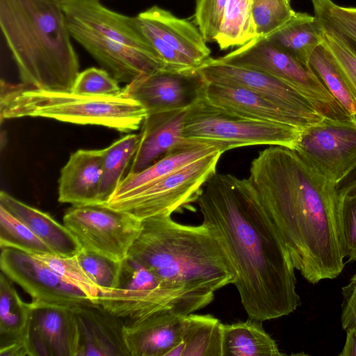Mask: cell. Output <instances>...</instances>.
Wrapping results in <instances>:
<instances>
[{
  "label": "cell",
  "instance_id": "6da1fadb",
  "mask_svg": "<svg viewBox=\"0 0 356 356\" xmlns=\"http://www.w3.org/2000/svg\"><path fill=\"white\" fill-rule=\"evenodd\" d=\"M197 202L231 266L248 317L264 322L295 312L300 298L289 250L241 179L216 172Z\"/></svg>",
  "mask_w": 356,
  "mask_h": 356
},
{
  "label": "cell",
  "instance_id": "7a4b0ae2",
  "mask_svg": "<svg viewBox=\"0 0 356 356\" xmlns=\"http://www.w3.org/2000/svg\"><path fill=\"white\" fill-rule=\"evenodd\" d=\"M284 241L295 268L309 283L337 278L344 266L339 186L295 149L272 145L241 179Z\"/></svg>",
  "mask_w": 356,
  "mask_h": 356
},
{
  "label": "cell",
  "instance_id": "3957f363",
  "mask_svg": "<svg viewBox=\"0 0 356 356\" xmlns=\"http://www.w3.org/2000/svg\"><path fill=\"white\" fill-rule=\"evenodd\" d=\"M0 24L22 83L72 91L79 61L61 7L49 0H0Z\"/></svg>",
  "mask_w": 356,
  "mask_h": 356
},
{
  "label": "cell",
  "instance_id": "277c9868",
  "mask_svg": "<svg viewBox=\"0 0 356 356\" xmlns=\"http://www.w3.org/2000/svg\"><path fill=\"white\" fill-rule=\"evenodd\" d=\"M127 257L179 288L214 293L234 281L231 266L211 230L203 222L179 223L171 215L141 220Z\"/></svg>",
  "mask_w": 356,
  "mask_h": 356
},
{
  "label": "cell",
  "instance_id": "5b68a950",
  "mask_svg": "<svg viewBox=\"0 0 356 356\" xmlns=\"http://www.w3.org/2000/svg\"><path fill=\"white\" fill-rule=\"evenodd\" d=\"M0 120L40 117L92 124L122 133L138 130L147 113L136 100L123 96L87 95L40 89L1 81Z\"/></svg>",
  "mask_w": 356,
  "mask_h": 356
},
{
  "label": "cell",
  "instance_id": "8992f818",
  "mask_svg": "<svg viewBox=\"0 0 356 356\" xmlns=\"http://www.w3.org/2000/svg\"><path fill=\"white\" fill-rule=\"evenodd\" d=\"M303 131L293 126L253 120L227 112L210 103L202 88L186 110L183 137L185 142L212 146L222 153L261 145L295 149Z\"/></svg>",
  "mask_w": 356,
  "mask_h": 356
},
{
  "label": "cell",
  "instance_id": "52a82bcc",
  "mask_svg": "<svg viewBox=\"0 0 356 356\" xmlns=\"http://www.w3.org/2000/svg\"><path fill=\"white\" fill-rule=\"evenodd\" d=\"M213 298V292L170 285L127 257L118 287L100 293L98 304L125 321H132L165 310L188 315L205 307Z\"/></svg>",
  "mask_w": 356,
  "mask_h": 356
},
{
  "label": "cell",
  "instance_id": "ba28073f",
  "mask_svg": "<svg viewBox=\"0 0 356 356\" xmlns=\"http://www.w3.org/2000/svg\"><path fill=\"white\" fill-rule=\"evenodd\" d=\"M220 61L258 70L284 82L325 116L350 118L314 71L290 54L257 36L227 54Z\"/></svg>",
  "mask_w": 356,
  "mask_h": 356
},
{
  "label": "cell",
  "instance_id": "9c48e42d",
  "mask_svg": "<svg viewBox=\"0 0 356 356\" xmlns=\"http://www.w3.org/2000/svg\"><path fill=\"white\" fill-rule=\"evenodd\" d=\"M222 154L217 150L136 193L110 200L106 204L127 212L140 220L155 216L172 215L197 202L204 186L216 172Z\"/></svg>",
  "mask_w": 356,
  "mask_h": 356
},
{
  "label": "cell",
  "instance_id": "30bf717a",
  "mask_svg": "<svg viewBox=\"0 0 356 356\" xmlns=\"http://www.w3.org/2000/svg\"><path fill=\"white\" fill-rule=\"evenodd\" d=\"M135 19L164 70L195 72L211 58V51L200 31L188 20L157 6L140 13Z\"/></svg>",
  "mask_w": 356,
  "mask_h": 356
},
{
  "label": "cell",
  "instance_id": "8fae6325",
  "mask_svg": "<svg viewBox=\"0 0 356 356\" xmlns=\"http://www.w3.org/2000/svg\"><path fill=\"white\" fill-rule=\"evenodd\" d=\"M63 225L83 249L123 261L138 237L141 220L106 204L72 205Z\"/></svg>",
  "mask_w": 356,
  "mask_h": 356
},
{
  "label": "cell",
  "instance_id": "7c38bea8",
  "mask_svg": "<svg viewBox=\"0 0 356 356\" xmlns=\"http://www.w3.org/2000/svg\"><path fill=\"white\" fill-rule=\"evenodd\" d=\"M296 152L337 185L356 168V120L325 117L302 131Z\"/></svg>",
  "mask_w": 356,
  "mask_h": 356
},
{
  "label": "cell",
  "instance_id": "4fadbf2b",
  "mask_svg": "<svg viewBox=\"0 0 356 356\" xmlns=\"http://www.w3.org/2000/svg\"><path fill=\"white\" fill-rule=\"evenodd\" d=\"M198 71L207 82L248 89L300 117L311 127L326 117L291 86L266 73L211 57Z\"/></svg>",
  "mask_w": 356,
  "mask_h": 356
},
{
  "label": "cell",
  "instance_id": "5bb4252c",
  "mask_svg": "<svg viewBox=\"0 0 356 356\" xmlns=\"http://www.w3.org/2000/svg\"><path fill=\"white\" fill-rule=\"evenodd\" d=\"M0 268L30 295L33 302L68 307L96 304L42 261L22 250L1 248Z\"/></svg>",
  "mask_w": 356,
  "mask_h": 356
},
{
  "label": "cell",
  "instance_id": "9a60e30c",
  "mask_svg": "<svg viewBox=\"0 0 356 356\" xmlns=\"http://www.w3.org/2000/svg\"><path fill=\"white\" fill-rule=\"evenodd\" d=\"M70 35L116 81L127 84L159 70H164L154 54L108 39L67 19Z\"/></svg>",
  "mask_w": 356,
  "mask_h": 356
},
{
  "label": "cell",
  "instance_id": "2e32d148",
  "mask_svg": "<svg viewBox=\"0 0 356 356\" xmlns=\"http://www.w3.org/2000/svg\"><path fill=\"white\" fill-rule=\"evenodd\" d=\"M204 83L198 70H159L127 84L122 95L138 102L147 114L186 109L198 97Z\"/></svg>",
  "mask_w": 356,
  "mask_h": 356
},
{
  "label": "cell",
  "instance_id": "e0dca14e",
  "mask_svg": "<svg viewBox=\"0 0 356 356\" xmlns=\"http://www.w3.org/2000/svg\"><path fill=\"white\" fill-rule=\"evenodd\" d=\"M30 303L29 356H78L80 332L74 307Z\"/></svg>",
  "mask_w": 356,
  "mask_h": 356
},
{
  "label": "cell",
  "instance_id": "ac0fdd59",
  "mask_svg": "<svg viewBox=\"0 0 356 356\" xmlns=\"http://www.w3.org/2000/svg\"><path fill=\"white\" fill-rule=\"evenodd\" d=\"M186 316L165 310L124 321V337L130 356H168L181 342Z\"/></svg>",
  "mask_w": 356,
  "mask_h": 356
},
{
  "label": "cell",
  "instance_id": "d6986e66",
  "mask_svg": "<svg viewBox=\"0 0 356 356\" xmlns=\"http://www.w3.org/2000/svg\"><path fill=\"white\" fill-rule=\"evenodd\" d=\"M202 93L212 104L242 118L293 126L302 130L311 127L300 117L245 88L204 80Z\"/></svg>",
  "mask_w": 356,
  "mask_h": 356
},
{
  "label": "cell",
  "instance_id": "ffe728a7",
  "mask_svg": "<svg viewBox=\"0 0 356 356\" xmlns=\"http://www.w3.org/2000/svg\"><path fill=\"white\" fill-rule=\"evenodd\" d=\"M80 332L78 356H130L124 319L99 304L74 307Z\"/></svg>",
  "mask_w": 356,
  "mask_h": 356
},
{
  "label": "cell",
  "instance_id": "44dd1931",
  "mask_svg": "<svg viewBox=\"0 0 356 356\" xmlns=\"http://www.w3.org/2000/svg\"><path fill=\"white\" fill-rule=\"evenodd\" d=\"M186 109L147 114L141 126L140 141L129 173L140 172L184 143Z\"/></svg>",
  "mask_w": 356,
  "mask_h": 356
},
{
  "label": "cell",
  "instance_id": "7402d4cb",
  "mask_svg": "<svg viewBox=\"0 0 356 356\" xmlns=\"http://www.w3.org/2000/svg\"><path fill=\"white\" fill-rule=\"evenodd\" d=\"M62 9L67 19L108 39L156 56L138 29L135 17L126 16L111 10L97 0L73 3Z\"/></svg>",
  "mask_w": 356,
  "mask_h": 356
},
{
  "label": "cell",
  "instance_id": "603a6c76",
  "mask_svg": "<svg viewBox=\"0 0 356 356\" xmlns=\"http://www.w3.org/2000/svg\"><path fill=\"white\" fill-rule=\"evenodd\" d=\"M104 158L103 149H79L60 170L58 202L72 205L97 204Z\"/></svg>",
  "mask_w": 356,
  "mask_h": 356
},
{
  "label": "cell",
  "instance_id": "cb8c5ba5",
  "mask_svg": "<svg viewBox=\"0 0 356 356\" xmlns=\"http://www.w3.org/2000/svg\"><path fill=\"white\" fill-rule=\"evenodd\" d=\"M31 303L24 302L3 272L0 274V356H29Z\"/></svg>",
  "mask_w": 356,
  "mask_h": 356
},
{
  "label": "cell",
  "instance_id": "d4e9b609",
  "mask_svg": "<svg viewBox=\"0 0 356 356\" xmlns=\"http://www.w3.org/2000/svg\"><path fill=\"white\" fill-rule=\"evenodd\" d=\"M0 205L29 228L53 254L71 257L83 249L73 234L48 213L17 200L4 191L0 193Z\"/></svg>",
  "mask_w": 356,
  "mask_h": 356
},
{
  "label": "cell",
  "instance_id": "484cf974",
  "mask_svg": "<svg viewBox=\"0 0 356 356\" xmlns=\"http://www.w3.org/2000/svg\"><path fill=\"white\" fill-rule=\"evenodd\" d=\"M217 150L212 146L185 142L145 170L134 174L128 173L109 201L136 193L168 174Z\"/></svg>",
  "mask_w": 356,
  "mask_h": 356
},
{
  "label": "cell",
  "instance_id": "4316f807",
  "mask_svg": "<svg viewBox=\"0 0 356 356\" xmlns=\"http://www.w3.org/2000/svg\"><path fill=\"white\" fill-rule=\"evenodd\" d=\"M262 321L249 318L222 324V356H282Z\"/></svg>",
  "mask_w": 356,
  "mask_h": 356
},
{
  "label": "cell",
  "instance_id": "83f0119b",
  "mask_svg": "<svg viewBox=\"0 0 356 356\" xmlns=\"http://www.w3.org/2000/svg\"><path fill=\"white\" fill-rule=\"evenodd\" d=\"M266 38L309 68L311 56L323 42L315 16L301 12H296L289 22Z\"/></svg>",
  "mask_w": 356,
  "mask_h": 356
},
{
  "label": "cell",
  "instance_id": "f1b7e54d",
  "mask_svg": "<svg viewBox=\"0 0 356 356\" xmlns=\"http://www.w3.org/2000/svg\"><path fill=\"white\" fill-rule=\"evenodd\" d=\"M168 356H222V323L211 314H188L181 342Z\"/></svg>",
  "mask_w": 356,
  "mask_h": 356
},
{
  "label": "cell",
  "instance_id": "f546056e",
  "mask_svg": "<svg viewBox=\"0 0 356 356\" xmlns=\"http://www.w3.org/2000/svg\"><path fill=\"white\" fill-rule=\"evenodd\" d=\"M140 135L128 134L104 149L99 202L106 204L122 180L127 166L137 151Z\"/></svg>",
  "mask_w": 356,
  "mask_h": 356
},
{
  "label": "cell",
  "instance_id": "4dcf8cb0",
  "mask_svg": "<svg viewBox=\"0 0 356 356\" xmlns=\"http://www.w3.org/2000/svg\"><path fill=\"white\" fill-rule=\"evenodd\" d=\"M257 37L252 0H228L215 38L220 49L241 47Z\"/></svg>",
  "mask_w": 356,
  "mask_h": 356
},
{
  "label": "cell",
  "instance_id": "1f68e13d",
  "mask_svg": "<svg viewBox=\"0 0 356 356\" xmlns=\"http://www.w3.org/2000/svg\"><path fill=\"white\" fill-rule=\"evenodd\" d=\"M309 67L333 95L346 114L356 120V104L330 54L323 44L316 48Z\"/></svg>",
  "mask_w": 356,
  "mask_h": 356
},
{
  "label": "cell",
  "instance_id": "d6a6232c",
  "mask_svg": "<svg viewBox=\"0 0 356 356\" xmlns=\"http://www.w3.org/2000/svg\"><path fill=\"white\" fill-rule=\"evenodd\" d=\"M315 17L321 29L322 44L330 54L356 104V54L332 26Z\"/></svg>",
  "mask_w": 356,
  "mask_h": 356
},
{
  "label": "cell",
  "instance_id": "836d02e7",
  "mask_svg": "<svg viewBox=\"0 0 356 356\" xmlns=\"http://www.w3.org/2000/svg\"><path fill=\"white\" fill-rule=\"evenodd\" d=\"M4 247L31 254L52 253L29 228L0 205V248Z\"/></svg>",
  "mask_w": 356,
  "mask_h": 356
},
{
  "label": "cell",
  "instance_id": "e575fe53",
  "mask_svg": "<svg viewBox=\"0 0 356 356\" xmlns=\"http://www.w3.org/2000/svg\"><path fill=\"white\" fill-rule=\"evenodd\" d=\"M76 257L88 277L99 289V294L111 292L118 287L122 261L83 248Z\"/></svg>",
  "mask_w": 356,
  "mask_h": 356
},
{
  "label": "cell",
  "instance_id": "d590c367",
  "mask_svg": "<svg viewBox=\"0 0 356 356\" xmlns=\"http://www.w3.org/2000/svg\"><path fill=\"white\" fill-rule=\"evenodd\" d=\"M32 255L45 264L66 282L81 291L91 300L98 304L99 290L80 265L76 254L71 257L58 256L53 253Z\"/></svg>",
  "mask_w": 356,
  "mask_h": 356
},
{
  "label": "cell",
  "instance_id": "8d00e7d4",
  "mask_svg": "<svg viewBox=\"0 0 356 356\" xmlns=\"http://www.w3.org/2000/svg\"><path fill=\"white\" fill-rule=\"evenodd\" d=\"M296 14L290 0H252V15L257 36L271 34Z\"/></svg>",
  "mask_w": 356,
  "mask_h": 356
},
{
  "label": "cell",
  "instance_id": "74e56055",
  "mask_svg": "<svg viewBox=\"0 0 356 356\" xmlns=\"http://www.w3.org/2000/svg\"><path fill=\"white\" fill-rule=\"evenodd\" d=\"M339 218L344 257L356 261V179L339 189Z\"/></svg>",
  "mask_w": 356,
  "mask_h": 356
},
{
  "label": "cell",
  "instance_id": "f35d334b",
  "mask_svg": "<svg viewBox=\"0 0 356 356\" xmlns=\"http://www.w3.org/2000/svg\"><path fill=\"white\" fill-rule=\"evenodd\" d=\"M72 91L87 95L119 96L122 88L106 70L90 67L79 73Z\"/></svg>",
  "mask_w": 356,
  "mask_h": 356
},
{
  "label": "cell",
  "instance_id": "ab89813d",
  "mask_svg": "<svg viewBox=\"0 0 356 356\" xmlns=\"http://www.w3.org/2000/svg\"><path fill=\"white\" fill-rule=\"evenodd\" d=\"M314 16L332 26L356 54V23L333 0H311Z\"/></svg>",
  "mask_w": 356,
  "mask_h": 356
},
{
  "label": "cell",
  "instance_id": "60d3db41",
  "mask_svg": "<svg viewBox=\"0 0 356 356\" xmlns=\"http://www.w3.org/2000/svg\"><path fill=\"white\" fill-rule=\"evenodd\" d=\"M228 0H195L194 22L206 42L215 41Z\"/></svg>",
  "mask_w": 356,
  "mask_h": 356
},
{
  "label": "cell",
  "instance_id": "b9f144b4",
  "mask_svg": "<svg viewBox=\"0 0 356 356\" xmlns=\"http://www.w3.org/2000/svg\"><path fill=\"white\" fill-rule=\"evenodd\" d=\"M341 292V323L342 328L346 330L356 324V272L348 284L342 287Z\"/></svg>",
  "mask_w": 356,
  "mask_h": 356
},
{
  "label": "cell",
  "instance_id": "7bdbcfd3",
  "mask_svg": "<svg viewBox=\"0 0 356 356\" xmlns=\"http://www.w3.org/2000/svg\"><path fill=\"white\" fill-rule=\"evenodd\" d=\"M346 341L339 354L340 356H356V324L345 330Z\"/></svg>",
  "mask_w": 356,
  "mask_h": 356
},
{
  "label": "cell",
  "instance_id": "ee69618b",
  "mask_svg": "<svg viewBox=\"0 0 356 356\" xmlns=\"http://www.w3.org/2000/svg\"><path fill=\"white\" fill-rule=\"evenodd\" d=\"M338 7L346 16L356 23V7L342 6L339 4Z\"/></svg>",
  "mask_w": 356,
  "mask_h": 356
},
{
  "label": "cell",
  "instance_id": "f6af8a7d",
  "mask_svg": "<svg viewBox=\"0 0 356 356\" xmlns=\"http://www.w3.org/2000/svg\"><path fill=\"white\" fill-rule=\"evenodd\" d=\"M49 1L57 4L60 7L63 8L67 5H69V4H71L73 3L82 1H88V0H49ZM97 1H99V0H97Z\"/></svg>",
  "mask_w": 356,
  "mask_h": 356
}]
</instances>
